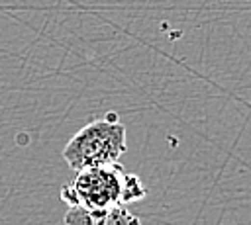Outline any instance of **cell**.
<instances>
[{
    "mask_svg": "<svg viewBox=\"0 0 251 225\" xmlns=\"http://www.w3.org/2000/svg\"><path fill=\"white\" fill-rule=\"evenodd\" d=\"M147 190L141 180L127 172L120 162L78 170L75 180L61 188V200L69 207L108 209L127 205L145 198Z\"/></svg>",
    "mask_w": 251,
    "mask_h": 225,
    "instance_id": "cell-1",
    "label": "cell"
},
{
    "mask_svg": "<svg viewBox=\"0 0 251 225\" xmlns=\"http://www.w3.org/2000/svg\"><path fill=\"white\" fill-rule=\"evenodd\" d=\"M126 125L116 113L94 119L78 129L63 149V158L73 170L108 166L126 153Z\"/></svg>",
    "mask_w": 251,
    "mask_h": 225,
    "instance_id": "cell-2",
    "label": "cell"
},
{
    "mask_svg": "<svg viewBox=\"0 0 251 225\" xmlns=\"http://www.w3.org/2000/svg\"><path fill=\"white\" fill-rule=\"evenodd\" d=\"M65 225H143L137 215H133L127 205H116L108 209H82L67 207Z\"/></svg>",
    "mask_w": 251,
    "mask_h": 225,
    "instance_id": "cell-3",
    "label": "cell"
}]
</instances>
